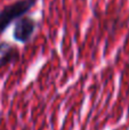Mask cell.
I'll use <instances>...</instances> for the list:
<instances>
[{"label":"cell","instance_id":"6da1fadb","mask_svg":"<svg viewBox=\"0 0 129 130\" xmlns=\"http://www.w3.org/2000/svg\"><path fill=\"white\" fill-rule=\"evenodd\" d=\"M34 4H36V0H18L5 7L0 11V33H2L13 21L21 17L27 10H30Z\"/></svg>","mask_w":129,"mask_h":130},{"label":"cell","instance_id":"7a4b0ae2","mask_svg":"<svg viewBox=\"0 0 129 130\" xmlns=\"http://www.w3.org/2000/svg\"><path fill=\"white\" fill-rule=\"evenodd\" d=\"M36 29V22L32 18H21L14 29V38L21 42H26Z\"/></svg>","mask_w":129,"mask_h":130},{"label":"cell","instance_id":"3957f363","mask_svg":"<svg viewBox=\"0 0 129 130\" xmlns=\"http://www.w3.org/2000/svg\"><path fill=\"white\" fill-rule=\"evenodd\" d=\"M17 58V52L6 42L0 43V66L10 63Z\"/></svg>","mask_w":129,"mask_h":130}]
</instances>
